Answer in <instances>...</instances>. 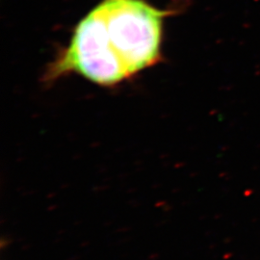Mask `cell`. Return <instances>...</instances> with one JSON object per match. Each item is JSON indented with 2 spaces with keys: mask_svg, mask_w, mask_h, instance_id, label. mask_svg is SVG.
I'll list each match as a JSON object with an SVG mask.
<instances>
[{
  "mask_svg": "<svg viewBox=\"0 0 260 260\" xmlns=\"http://www.w3.org/2000/svg\"><path fill=\"white\" fill-rule=\"evenodd\" d=\"M106 41L130 77L156 65L162 57L163 30L171 10L146 0H102Z\"/></svg>",
  "mask_w": 260,
  "mask_h": 260,
  "instance_id": "cell-1",
  "label": "cell"
},
{
  "mask_svg": "<svg viewBox=\"0 0 260 260\" xmlns=\"http://www.w3.org/2000/svg\"><path fill=\"white\" fill-rule=\"evenodd\" d=\"M73 74L103 87H114L129 79L108 46L98 5L77 23L68 47L48 66L45 80L52 82Z\"/></svg>",
  "mask_w": 260,
  "mask_h": 260,
  "instance_id": "cell-2",
  "label": "cell"
}]
</instances>
